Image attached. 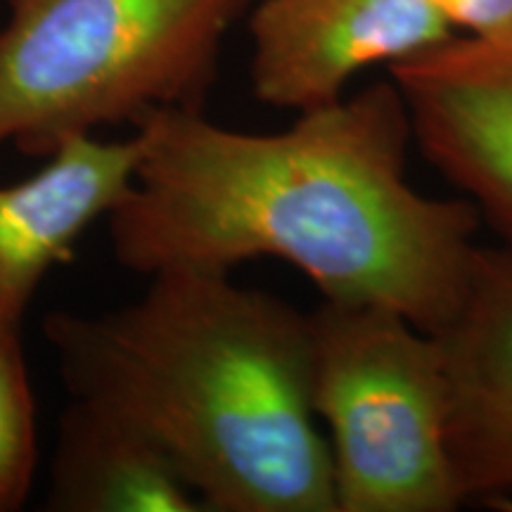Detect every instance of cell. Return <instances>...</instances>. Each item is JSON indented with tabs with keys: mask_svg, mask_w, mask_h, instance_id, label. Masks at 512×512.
I'll return each mask as SVG.
<instances>
[{
	"mask_svg": "<svg viewBox=\"0 0 512 512\" xmlns=\"http://www.w3.org/2000/svg\"><path fill=\"white\" fill-rule=\"evenodd\" d=\"M136 133V176L107 216L126 268L230 273L280 259L323 299L387 306L427 332L456 306L482 219L465 197L413 188L411 119L392 79L280 133L235 131L190 107L152 110Z\"/></svg>",
	"mask_w": 512,
	"mask_h": 512,
	"instance_id": "obj_1",
	"label": "cell"
},
{
	"mask_svg": "<svg viewBox=\"0 0 512 512\" xmlns=\"http://www.w3.org/2000/svg\"><path fill=\"white\" fill-rule=\"evenodd\" d=\"M150 278L124 309L48 318L74 399L150 434L204 510L337 512L311 403L309 313L226 271Z\"/></svg>",
	"mask_w": 512,
	"mask_h": 512,
	"instance_id": "obj_2",
	"label": "cell"
},
{
	"mask_svg": "<svg viewBox=\"0 0 512 512\" xmlns=\"http://www.w3.org/2000/svg\"><path fill=\"white\" fill-rule=\"evenodd\" d=\"M0 145L48 157L95 128L190 107L247 0H8Z\"/></svg>",
	"mask_w": 512,
	"mask_h": 512,
	"instance_id": "obj_3",
	"label": "cell"
},
{
	"mask_svg": "<svg viewBox=\"0 0 512 512\" xmlns=\"http://www.w3.org/2000/svg\"><path fill=\"white\" fill-rule=\"evenodd\" d=\"M309 339L337 512L458 510L437 337L387 306L323 299Z\"/></svg>",
	"mask_w": 512,
	"mask_h": 512,
	"instance_id": "obj_4",
	"label": "cell"
},
{
	"mask_svg": "<svg viewBox=\"0 0 512 512\" xmlns=\"http://www.w3.org/2000/svg\"><path fill=\"white\" fill-rule=\"evenodd\" d=\"M387 69L422 157L512 245V43L453 34Z\"/></svg>",
	"mask_w": 512,
	"mask_h": 512,
	"instance_id": "obj_5",
	"label": "cell"
},
{
	"mask_svg": "<svg viewBox=\"0 0 512 512\" xmlns=\"http://www.w3.org/2000/svg\"><path fill=\"white\" fill-rule=\"evenodd\" d=\"M256 98L297 114L342 100L358 74L451 38L434 0H264L249 19Z\"/></svg>",
	"mask_w": 512,
	"mask_h": 512,
	"instance_id": "obj_6",
	"label": "cell"
},
{
	"mask_svg": "<svg viewBox=\"0 0 512 512\" xmlns=\"http://www.w3.org/2000/svg\"><path fill=\"white\" fill-rule=\"evenodd\" d=\"M437 337L448 384V453L465 503L512 498V245H477Z\"/></svg>",
	"mask_w": 512,
	"mask_h": 512,
	"instance_id": "obj_7",
	"label": "cell"
},
{
	"mask_svg": "<svg viewBox=\"0 0 512 512\" xmlns=\"http://www.w3.org/2000/svg\"><path fill=\"white\" fill-rule=\"evenodd\" d=\"M143 140H64L34 176L0 185V320L22 323L50 268L107 219L136 176Z\"/></svg>",
	"mask_w": 512,
	"mask_h": 512,
	"instance_id": "obj_8",
	"label": "cell"
},
{
	"mask_svg": "<svg viewBox=\"0 0 512 512\" xmlns=\"http://www.w3.org/2000/svg\"><path fill=\"white\" fill-rule=\"evenodd\" d=\"M46 503L55 512L204 510L150 434L83 399L62 415Z\"/></svg>",
	"mask_w": 512,
	"mask_h": 512,
	"instance_id": "obj_9",
	"label": "cell"
},
{
	"mask_svg": "<svg viewBox=\"0 0 512 512\" xmlns=\"http://www.w3.org/2000/svg\"><path fill=\"white\" fill-rule=\"evenodd\" d=\"M36 458V406L19 323L0 320V512H15L27 501Z\"/></svg>",
	"mask_w": 512,
	"mask_h": 512,
	"instance_id": "obj_10",
	"label": "cell"
},
{
	"mask_svg": "<svg viewBox=\"0 0 512 512\" xmlns=\"http://www.w3.org/2000/svg\"><path fill=\"white\" fill-rule=\"evenodd\" d=\"M453 31L489 43H512V0H434Z\"/></svg>",
	"mask_w": 512,
	"mask_h": 512,
	"instance_id": "obj_11",
	"label": "cell"
}]
</instances>
